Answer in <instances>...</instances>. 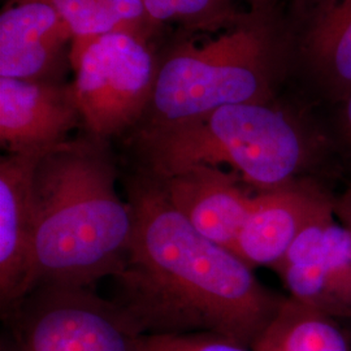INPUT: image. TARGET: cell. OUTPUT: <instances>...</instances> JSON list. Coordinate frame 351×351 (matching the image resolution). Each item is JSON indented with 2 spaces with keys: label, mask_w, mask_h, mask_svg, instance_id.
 Listing matches in <instances>:
<instances>
[{
  "label": "cell",
  "mask_w": 351,
  "mask_h": 351,
  "mask_svg": "<svg viewBox=\"0 0 351 351\" xmlns=\"http://www.w3.org/2000/svg\"><path fill=\"white\" fill-rule=\"evenodd\" d=\"M134 233L114 301L143 335L213 332L252 349L285 297L234 251L202 236L141 172L128 184Z\"/></svg>",
  "instance_id": "1"
},
{
  "label": "cell",
  "mask_w": 351,
  "mask_h": 351,
  "mask_svg": "<svg viewBox=\"0 0 351 351\" xmlns=\"http://www.w3.org/2000/svg\"><path fill=\"white\" fill-rule=\"evenodd\" d=\"M116 181L108 142L90 134L40 158L33 177L30 291L45 285L91 289L120 271L134 213Z\"/></svg>",
  "instance_id": "2"
},
{
  "label": "cell",
  "mask_w": 351,
  "mask_h": 351,
  "mask_svg": "<svg viewBox=\"0 0 351 351\" xmlns=\"http://www.w3.org/2000/svg\"><path fill=\"white\" fill-rule=\"evenodd\" d=\"M291 66V30L272 7L252 8L216 37L181 39L160 55L155 88L136 129L181 124L226 106L275 101Z\"/></svg>",
  "instance_id": "3"
},
{
  "label": "cell",
  "mask_w": 351,
  "mask_h": 351,
  "mask_svg": "<svg viewBox=\"0 0 351 351\" xmlns=\"http://www.w3.org/2000/svg\"><path fill=\"white\" fill-rule=\"evenodd\" d=\"M130 134L141 172L162 178L195 165H226L256 193L303 178L317 150L313 130L276 99L226 106L181 124Z\"/></svg>",
  "instance_id": "4"
},
{
  "label": "cell",
  "mask_w": 351,
  "mask_h": 351,
  "mask_svg": "<svg viewBox=\"0 0 351 351\" xmlns=\"http://www.w3.org/2000/svg\"><path fill=\"white\" fill-rule=\"evenodd\" d=\"M151 40L134 32L73 40L72 85L90 136L110 142L138 126L159 71L160 55Z\"/></svg>",
  "instance_id": "5"
},
{
  "label": "cell",
  "mask_w": 351,
  "mask_h": 351,
  "mask_svg": "<svg viewBox=\"0 0 351 351\" xmlns=\"http://www.w3.org/2000/svg\"><path fill=\"white\" fill-rule=\"evenodd\" d=\"M4 315L11 337L1 351H139L137 326L91 289L38 287Z\"/></svg>",
  "instance_id": "6"
},
{
  "label": "cell",
  "mask_w": 351,
  "mask_h": 351,
  "mask_svg": "<svg viewBox=\"0 0 351 351\" xmlns=\"http://www.w3.org/2000/svg\"><path fill=\"white\" fill-rule=\"evenodd\" d=\"M274 269L289 297L351 319V230L335 213L306 226Z\"/></svg>",
  "instance_id": "7"
},
{
  "label": "cell",
  "mask_w": 351,
  "mask_h": 351,
  "mask_svg": "<svg viewBox=\"0 0 351 351\" xmlns=\"http://www.w3.org/2000/svg\"><path fill=\"white\" fill-rule=\"evenodd\" d=\"M84 119L72 82L0 77V143L7 152H47Z\"/></svg>",
  "instance_id": "8"
},
{
  "label": "cell",
  "mask_w": 351,
  "mask_h": 351,
  "mask_svg": "<svg viewBox=\"0 0 351 351\" xmlns=\"http://www.w3.org/2000/svg\"><path fill=\"white\" fill-rule=\"evenodd\" d=\"M75 37L43 0H11L0 14V77L64 81Z\"/></svg>",
  "instance_id": "9"
},
{
  "label": "cell",
  "mask_w": 351,
  "mask_h": 351,
  "mask_svg": "<svg viewBox=\"0 0 351 351\" xmlns=\"http://www.w3.org/2000/svg\"><path fill=\"white\" fill-rule=\"evenodd\" d=\"M335 213V201L307 178L256 193L233 251L255 267L275 268L302 230Z\"/></svg>",
  "instance_id": "10"
},
{
  "label": "cell",
  "mask_w": 351,
  "mask_h": 351,
  "mask_svg": "<svg viewBox=\"0 0 351 351\" xmlns=\"http://www.w3.org/2000/svg\"><path fill=\"white\" fill-rule=\"evenodd\" d=\"M45 154L7 152L0 159V303L3 314L30 291L34 239L33 177Z\"/></svg>",
  "instance_id": "11"
},
{
  "label": "cell",
  "mask_w": 351,
  "mask_h": 351,
  "mask_svg": "<svg viewBox=\"0 0 351 351\" xmlns=\"http://www.w3.org/2000/svg\"><path fill=\"white\" fill-rule=\"evenodd\" d=\"M155 178L167 199L190 226L206 239L233 251L256 194L243 188L246 184L236 172L221 167L195 165L176 175Z\"/></svg>",
  "instance_id": "12"
},
{
  "label": "cell",
  "mask_w": 351,
  "mask_h": 351,
  "mask_svg": "<svg viewBox=\"0 0 351 351\" xmlns=\"http://www.w3.org/2000/svg\"><path fill=\"white\" fill-rule=\"evenodd\" d=\"M307 10L291 30L293 64L341 103L351 91V0H313Z\"/></svg>",
  "instance_id": "13"
},
{
  "label": "cell",
  "mask_w": 351,
  "mask_h": 351,
  "mask_svg": "<svg viewBox=\"0 0 351 351\" xmlns=\"http://www.w3.org/2000/svg\"><path fill=\"white\" fill-rule=\"evenodd\" d=\"M252 350L351 351V342L333 316L285 297Z\"/></svg>",
  "instance_id": "14"
},
{
  "label": "cell",
  "mask_w": 351,
  "mask_h": 351,
  "mask_svg": "<svg viewBox=\"0 0 351 351\" xmlns=\"http://www.w3.org/2000/svg\"><path fill=\"white\" fill-rule=\"evenodd\" d=\"M63 17L75 40L113 32H134L154 37L143 0H43Z\"/></svg>",
  "instance_id": "15"
},
{
  "label": "cell",
  "mask_w": 351,
  "mask_h": 351,
  "mask_svg": "<svg viewBox=\"0 0 351 351\" xmlns=\"http://www.w3.org/2000/svg\"><path fill=\"white\" fill-rule=\"evenodd\" d=\"M143 4L154 25L175 24L193 34L219 33L246 14L232 0H143Z\"/></svg>",
  "instance_id": "16"
},
{
  "label": "cell",
  "mask_w": 351,
  "mask_h": 351,
  "mask_svg": "<svg viewBox=\"0 0 351 351\" xmlns=\"http://www.w3.org/2000/svg\"><path fill=\"white\" fill-rule=\"evenodd\" d=\"M139 351H254L234 339L213 332L143 335Z\"/></svg>",
  "instance_id": "17"
},
{
  "label": "cell",
  "mask_w": 351,
  "mask_h": 351,
  "mask_svg": "<svg viewBox=\"0 0 351 351\" xmlns=\"http://www.w3.org/2000/svg\"><path fill=\"white\" fill-rule=\"evenodd\" d=\"M342 110L339 116V129L341 136L346 145V147L350 150L351 154V91L350 94L341 101Z\"/></svg>",
  "instance_id": "18"
},
{
  "label": "cell",
  "mask_w": 351,
  "mask_h": 351,
  "mask_svg": "<svg viewBox=\"0 0 351 351\" xmlns=\"http://www.w3.org/2000/svg\"><path fill=\"white\" fill-rule=\"evenodd\" d=\"M335 215L341 224L351 230V188L335 201Z\"/></svg>",
  "instance_id": "19"
},
{
  "label": "cell",
  "mask_w": 351,
  "mask_h": 351,
  "mask_svg": "<svg viewBox=\"0 0 351 351\" xmlns=\"http://www.w3.org/2000/svg\"><path fill=\"white\" fill-rule=\"evenodd\" d=\"M252 4V8H265L272 7V0H249Z\"/></svg>",
  "instance_id": "20"
}]
</instances>
